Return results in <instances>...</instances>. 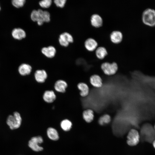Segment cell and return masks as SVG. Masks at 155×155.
Here are the masks:
<instances>
[{
  "label": "cell",
  "instance_id": "7402d4cb",
  "mask_svg": "<svg viewBox=\"0 0 155 155\" xmlns=\"http://www.w3.org/2000/svg\"><path fill=\"white\" fill-rule=\"evenodd\" d=\"M111 121V117L108 114L104 115L100 117L98 120V123L103 125L109 123Z\"/></svg>",
  "mask_w": 155,
  "mask_h": 155
},
{
  "label": "cell",
  "instance_id": "4316f807",
  "mask_svg": "<svg viewBox=\"0 0 155 155\" xmlns=\"http://www.w3.org/2000/svg\"><path fill=\"white\" fill-rule=\"evenodd\" d=\"M53 2L57 7L62 8L64 7L67 1L66 0H55Z\"/></svg>",
  "mask_w": 155,
  "mask_h": 155
},
{
  "label": "cell",
  "instance_id": "4fadbf2b",
  "mask_svg": "<svg viewBox=\"0 0 155 155\" xmlns=\"http://www.w3.org/2000/svg\"><path fill=\"white\" fill-rule=\"evenodd\" d=\"M110 38L111 41L113 43L117 44L121 41L123 35L121 32L118 30L113 31L111 33Z\"/></svg>",
  "mask_w": 155,
  "mask_h": 155
},
{
  "label": "cell",
  "instance_id": "30bf717a",
  "mask_svg": "<svg viewBox=\"0 0 155 155\" xmlns=\"http://www.w3.org/2000/svg\"><path fill=\"white\" fill-rule=\"evenodd\" d=\"M42 98L45 102L51 103L55 100L56 98V96L53 91L46 90L44 92L43 94Z\"/></svg>",
  "mask_w": 155,
  "mask_h": 155
},
{
  "label": "cell",
  "instance_id": "44dd1931",
  "mask_svg": "<svg viewBox=\"0 0 155 155\" xmlns=\"http://www.w3.org/2000/svg\"><path fill=\"white\" fill-rule=\"evenodd\" d=\"M61 129L65 131H68L72 128V123L69 120L65 119L62 120L60 123Z\"/></svg>",
  "mask_w": 155,
  "mask_h": 155
},
{
  "label": "cell",
  "instance_id": "e0dca14e",
  "mask_svg": "<svg viewBox=\"0 0 155 155\" xmlns=\"http://www.w3.org/2000/svg\"><path fill=\"white\" fill-rule=\"evenodd\" d=\"M77 87L80 92V94L82 97H85L88 94L89 89L88 85L83 82H80L77 85Z\"/></svg>",
  "mask_w": 155,
  "mask_h": 155
},
{
  "label": "cell",
  "instance_id": "f1b7e54d",
  "mask_svg": "<svg viewBox=\"0 0 155 155\" xmlns=\"http://www.w3.org/2000/svg\"><path fill=\"white\" fill-rule=\"evenodd\" d=\"M154 130H155V125H154Z\"/></svg>",
  "mask_w": 155,
  "mask_h": 155
},
{
  "label": "cell",
  "instance_id": "ffe728a7",
  "mask_svg": "<svg viewBox=\"0 0 155 155\" xmlns=\"http://www.w3.org/2000/svg\"><path fill=\"white\" fill-rule=\"evenodd\" d=\"M96 55L98 58L102 59L107 55L108 52L106 49L103 46L98 47L95 51Z\"/></svg>",
  "mask_w": 155,
  "mask_h": 155
},
{
  "label": "cell",
  "instance_id": "cb8c5ba5",
  "mask_svg": "<svg viewBox=\"0 0 155 155\" xmlns=\"http://www.w3.org/2000/svg\"><path fill=\"white\" fill-rule=\"evenodd\" d=\"M52 1L51 0H43L39 2V6L43 8H48L51 5Z\"/></svg>",
  "mask_w": 155,
  "mask_h": 155
},
{
  "label": "cell",
  "instance_id": "277c9868",
  "mask_svg": "<svg viewBox=\"0 0 155 155\" xmlns=\"http://www.w3.org/2000/svg\"><path fill=\"white\" fill-rule=\"evenodd\" d=\"M101 68L105 74L110 75L116 73L118 67L117 63L115 62L111 63L105 62L101 64Z\"/></svg>",
  "mask_w": 155,
  "mask_h": 155
},
{
  "label": "cell",
  "instance_id": "8fae6325",
  "mask_svg": "<svg viewBox=\"0 0 155 155\" xmlns=\"http://www.w3.org/2000/svg\"><path fill=\"white\" fill-rule=\"evenodd\" d=\"M90 21L91 25L96 28L101 26L103 23L102 17L97 13H94L90 17Z\"/></svg>",
  "mask_w": 155,
  "mask_h": 155
},
{
  "label": "cell",
  "instance_id": "603a6c76",
  "mask_svg": "<svg viewBox=\"0 0 155 155\" xmlns=\"http://www.w3.org/2000/svg\"><path fill=\"white\" fill-rule=\"evenodd\" d=\"M41 13L38 10H34L30 14L31 20L34 22H37L39 19H41Z\"/></svg>",
  "mask_w": 155,
  "mask_h": 155
},
{
  "label": "cell",
  "instance_id": "d6986e66",
  "mask_svg": "<svg viewBox=\"0 0 155 155\" xmlns=\"http://www.w3.org/2000/svg\"><path fill=\"white\" fill-rule=\"evenodd\" d=\"M82 116L83 119L86 122L90 123L94 119V112L92 110L89 109L85 110L83 112Z\"/></svg>",
  "mask_w": 155,
  "mask_h": 155
},
{
  "label": "cell",
  "instance_id": "9c48e42d",
  "mask_svg": "<svg viewBox=\"0 0 155 155\" xmlns=\"http://www.w3.org/2000/svg\"><path fill=\"white\" fill-rule=\"evenodd\" d=\"M68 86L67 82L63 80H57L54 85V88L57 92L61 93H64L66 92Z\"/></svg>",
  "mask_w": 155,
  "mask_h": 155
},
{
  "label": "cell",
  "instance_id": "5bb4252c",
  "mask_svg": "<svg viewBox=\"0 0 155 155\" xmlns=\"http://www.w3.org/2000/svg\"><path fill=\"white\" fill-rule=\"evenodd\" d=\"M11 34L13 37L16 39L20 40L24 38L26 36V32L23 29L15 28L12 31Z\"/></svg>",
  "mask_w": 155,
  "mask_h": 155
},
{
  "label": "cell",
  "instance_id": "484cf974",
  "mask_svg": "<svg viewBox=\"0 0 155 155\" xmlns=\"http://www.w3.org/2000/svg\"><path fill=\"white\" fill-rule=\"evenodd\" d=\"M26 2L25 0H13L12 3L15 7L19 8L23 7Z\"/></svg>",
  "mask_w": 155,
  "mask_h": 155
},
{
  "label": "cell",
  "instance_id": "ac0fdd59",
  "mask_svg": "<svg viewBox=\"0 0 155 155\" xmlns=\"http://www.w3.org/2000/svg\"><path fill=\"white\" fill-rule=\"evenodd\" d=\"M46 133L48 137L51 140L57 141L59 139V135L57 131L53 127L48 128Z\"/></svg>",
  "mask_w": 155,
  "mask_h": 155
},
{
  "label": "cell",
  "instance_id": "83f0119b",
  "mask_svg": "<svg viewBox=\"0 0 155 155\" xmlns=\"http://www.w3.org/2000/svg\"><path fill=\"white\" fill-rule=\"evenodd\" d=\"M152 145L154 148L155 149V139L153 140L152 142Z\"/></svg>",
  "mask_w": 155,
  "mask_h": 155
},
{
  "label": "cell",
  "instance_id": "5b68a950",
  "mask_svg": "<svg viewBox=\"0 0 155 155\" xmlns=\"http://www.w3.org/2000/svg\"><path fill=\"white\" fill-rule=\"evenodd\" d=\"M127 143L131 146L137 145L140 140V135L138 131L135 129H132L127 135Z\"/></svg>",
  "mask_w": 155,
  "mask_h": 155
},
{
  "label": "cell",
  "instance_id": "3957f363",
  "mask_svg": "<svg viewBox=\"0 0 155 155\" xmlns=\"http://www.w3.org/2000/svg\"><path fill=\"white\" fill-rule=\"evenodd\" d=\"M43 139L40 136L32 137L28 142L29 147L33 151L39 152L43 150V148L40 145L43 142Z\"/></svg>",
  "mask_w": 155,
  "mask_h": 155
},
{
  "label": "cell",
  "instance_id": "2e32d148",
  "mask_svg": "<svg viewBox=\"0 0 155 155\" xmlns=\"http://www.w3.org/2000/svg\"><path fill=\"white\" fill-rule=\"evenodd\" d=\"M90 80L91 84L95 87L100 88L102 86V79L98 75L95 74L92 75L90 77Z\"/></svg>",
  "mask_w": 155,
  "mask_h": 155
},
{
  "label": "cell",
  "instance_id": "9a60e30c",
  "mask_svg": "<svg viewBox=\"0 0 155 155\" xmlns=\"http://www.w3.org/2000/svg\"><path fill=\"white\" fill-rule=\"evenodd\" d=\"M18 71L21 75L25 76L30 74L32 71V67L28 64L23 63L19 66Z\"/></svg>",
  "mask_w": 155,
  "mask_h": 155
},
{
  "label": "cell",
  "instance_id": "7c38bea8",
  "mask_svg": "<svg viewBox=\"0 0 155 155\" xmlns=\"http://www.w3.org/2000/svg\"><path fill=\"white\" fill-rule=\"evenodd\" d=\"M98 45L97 41L94 38H89L85 41L84 45L85 48L89 51H92L96 48Z\"/></svg>",
  "mask_w": 155,
  "mask_h": 155
},
{
  "label": "cell",
  "instance_id": "f546056e",
  "mask_svg": "<svg viewBox=\"0 0 155 155\" xmlns=\"http://www.w3.org/2000/svg\"><path fill=\"white\" fill-rule=\"evenodd\" d=\"M1 9V7H0V10Z\"/></svg>",
  "mask_w": 155,
  "mask_h": 155
},
{
  "label": "cell",
  "instance_id": "6da1fadb",
  "mask_svg": "<svg viewBox=\"0 0 155 155\" xmlns=\"http://www.w3.org/2000/svg\"><path fill=\"white\" fill-rule=\"evenodd\" d=\"M142 20L145 25L151 27L155 26V10L151 8L146 9L142 13Z\"/></svg>",
  "mask_w": 155,
  "mask_h": 155
},
{
  "label": "cell",
  "instance_id": "8992f818",
  "mask_svg": "<svg viewBox=\"0 0 155 155\" xmlns=\"http://www.w3.org/2000/svg\"><path fill=\"white\" fill-rule=\"evenodd\" d=\"M58 41L61 46L66 47L69 45L70 43L73 42L74 39L73 36L70 34L65 32L60 34Z\"/></svg>",
  "mask_w": 155,
  "mask_h": 155
},
{
  "label": "cell",
  "instance_id": "d4e9b609",
  "mask_svg": "<svg viewBox=\"0 0 155 155\" xmlns=\"http://www.w3.org/2000/svg\"><path fill=\"white\" fill-rule=\"evenodd\" d=\"M41 18L44 23H48L51 21V15L49 11H43L41 16Z\"/></svg>",
  "mask_w": 155,
  "mask_h": 155
},
{
  "label": "cell",
  "instance_id": "7a4b0ae2",
  "mask_svg": "<svg viewBox=\"0 0 155 155\" xmlns=\"http://www.w3.org/2000/svg\"><path fill=\"white\" fill-rule=\"evenodd\" d=\"M22 119L20 114L15 112L13 115H9L7 118L6 123L10 128L14 129L19 128L21 125Z\"/></svg>",
  "mask_w": 155,
  "mask_h": 155
},
{
  "label": "cell",
  "instance_id": "ba28073f",
  "mask_svg": "<svg viewBox=\"0 0 155 155\" xmlns=\"http://www.w3.org/2000/svg\"><path fill=\"white\" fill-rule=\"evenodd\" d=\"M41 52L46 57L52 58L55 56L56 53V50L54 46L50 45L42 48L41 49Z\"/></svg>",
  "mask_w": 155,
  "mask_h": 155
},
{
  "label": "cell",
  "instance_id": "52a82bcc",
  "mask_svg": "<svg viewBox=\"0 0 155 155\" xmlns=\"http://www.w3.org/2000/svg\"><path fill=\"white\" fill-rule=\"evenodd\" d=\"M34 77L36 81L39 83L44 82L47 78L48 75L44 69H38L34 73Z\"/></svg>",
  "mask_w": 155,
  "mask_h": 155
}]
</instances>
